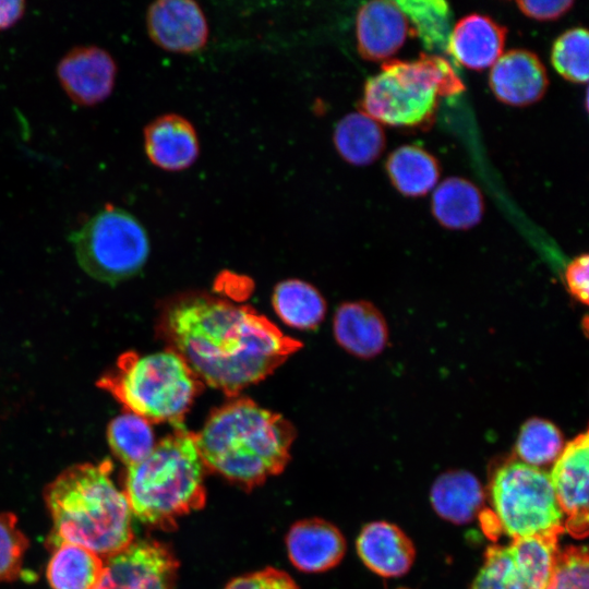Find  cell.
Masks as SVG:
<instances>
[{
    "mask_svg": "<svg viewBox=\"0 0 589 589\" xmlns=\"http://www.w3.org/2000/svg\"><path fill=\"white\" fill-rule=\"evenodd\" d=\"M26 12L24 0H0V32L13 27Z\"/></svg>",
    "mask_w": 589,
    "mask_h": 589,
    "instance_id": "36",
    "label": "cell"
},
{
    "mask_svg": "<svg viewBox=\"0 0 589 589\" xmlns=\"http://www.w3.org/2000/svg\"><path fill=\"white\" fill-rule=\"evenodd\" d=\"M29 541L12 513H0V582L13 581L22 575Z\"/></svg>",
    "mask_w": 589,
    "mask_h": 589,
    "instance_id": "31",
    "label": "cell"
},
{
    "mask_svg": "<svg viewBox=\"0 0 589 589\" xmlns=\"http://www.w3.org/2000/svg\"><path fill=\"white\" fill-rule=\"evenodd\" d=\"M146 29L154 44L175 53H195L208 40L202 8L191 0H158L146 11Z\"/></svg>",
    "mask_w": 589,
    "mask_h": 589,
    "instance_id": "13",
    "label": "cell"
},
{
    "mask_svg": "<svg viewBox=\"0 0 589 589\" xmlns=\"http://www.w3.org/2000/svg\"><path fill=\"white\" fill-rule=\"evenodd\" d=\"M429 55L446 53L453 14L443 0H395Z\"/></svg>",
    "mask_w": 589,
    "mask_h": 589,
    "instance_id": "27",
    "label": "cell"
},
{
    "mask_svg": "<svg viewBox=\"0 0 589 589\" xmlns=\"http://www.w3.org/2000/svg\"><path fill=\"white\" fill-rule=\"evenodd\" d=\"M564 446L563 434L553 422L530 418L520 428L515 450L520 461L541 468L555 461Z\"/></svg>",
    "mask_w": 589,
    "mask_h": 589,
    "instance_id": "29",
    "label": "cell"
},
{
    "mask_svg": "<svg viewBox=\"0 0 589 589\" xmlns=\"http://www.w3.org/2000/svg\"><path fill=\"white\" fill-rule=\"evenodd\" d=\"M588 48L589 36L587 29L574 27L554 41L551 50V62L556 72L573 83L588 81Z\"/></svg>",
    "mask_w": 589,
    "mask_h": 589,
    "instance_id": "30",
    "label": "cell"
},
{
    "mask_svg": "<svg viewBox=\"0 0 589 589\" xmlns=\"http://www.w3.org/2000/svg\"><path fill=\"white\" fill-rule=\"evenodd\" d=\"M357 551L364 565L383 577L402 576L410 569L416 555L405 532L386 521L364 526L357 539Z\"/></svg>",
    "mask_w": 589,
    "mask_h": 589,
    "instance_id": "20",
    "label": "cell"
},
{
    "mask_svg": "<svg viewBox=\"0 0 589 589\" xmlns=\"http://www.w3.org/2000/svg\"><path fill=\"white\" fill-rule=\"evenodd\" d=\"M589 257L581 254L566 266L564 278L567 290L577 301L587 305L589 300Z\"/></svg>",
    "mask_w": 589,
    "mask_h": 589,
    "instance_id": "34",
    "label": "cell"
},
{
    "mask_svg": "<svg viewBox=\"0 0 589 589\" xmlns=\"http://www.w3.org/2000/svg\"><path fill=\"white\" fill-rule=\"evenodd\" d=\"M431 504L438 516L456 525L470 522L483 505L479 480L469 471L442 473L431 489Z\"/></svg>",
    "mask_w": 589,
    "mask_h": 589,
    "instance_id": "21",
    "label": "cell"
},
{
    "mask_svg": "<svg viewBox=\"0 0 589 589\" xmlns=\"http://www.w3.org/2000/svg\"><path fill=\"white\" fill-rule=\"evenodd\" d=\"M465 85L443 56L387 60L364 84L361 111L380 124L412 128L430 123L438 97L456 96Z\"/></svg>",
    "mask_w": 589,
    "mask_h": 589,
    "instance_id": "6",
    "label": "cell"
},
{
    "mask_svg": "<svg viewBox=\"0 0 589 589\" xmlns=\"http://www.w3.org/2000/svg\"><path fill=\"white\" fill-rule=\"evenodd\" d=\"M160 330L203 384L229 396L272 374L302 346L252 308L207 294L169 304Z\"/></svg>",
    "mask_w": 589,
    "mask_h": 589,
    "instance_id": "1",
    "label": "cell"
},
{
    "mask_svg": "<svg viewBox=\"0 0 589 589\" xmlns=\"http://www.w3.org/2000/svg\"><path fill=\"white\" fill-rule=\"evenodd\" d=\"M195 434L175 429L141 461L128 467L124 495L141 522L171 530L177 518L201 509L206 500Z\"/></svg>",
    "mask_w": 589,
    "mask_h": 589,
    "instance_id": "4",
    "label": "cell"
},
{
    "mask_svg": "<svg viewBox=\"0 0 589 589\" xmlns=\"http://www.w3.org/2000/svg\"><path fill=\"white\" fill-rule=\"evenodd\" d=\"M483 212L482 193L467 179L446 178L433 192L432 214L447 229H470L480 223Z\"/></svg>",
    "mask_w": 589,
    "mask_h": 589,
    "instance_id": "22",
    "label": "cell"
},
{
    "mask_svg": "<svg viewBox=\"0 0 589 589\" xmlns=\"http://www.w3.org/2000/svg\"><path fill=\"white\" fill-rule=\"evenodd\" d=\"M74 254L91 277L117 284L134 276L149 255L148 235L130 212L107 203L71 235Z\"/></svg>",
    "mask_w": 589,
    "mask_h": 589,
    "instance_id": "8",
    "label": "cell"
},
{
    "mask_svg": "<svg viewBox=\"0 0 589 589\" xmlns=\"http://www.w3.org/2000/svg\"><path fill=\"white\" fill-rule=\"evenodd\" d=\"M110 459L73 465L51 481L44 497L52 519L48 545L68 542L103 558L133 542L132 513L115 485Z\"/></svg>",
    "mask_w": 589,
    "mask_h": 589,
    "instance_id": "2",
    "label": "cell"
},
{
    "mask_svg": "<svg viewBox=\"0 0 589 589\" xmlns=\"http://www.w3.org/2000/svg\"><path fill=\"white\" fill-rule=\"evenodd\" d=\"M96 385L117 399L124 410L151 423L183 426L185 413L202 390L183 358L171 349L140 354L127 351Z\"/></svg>",
    "mask_w": 589,
    "mask_h": 589,
    "instance_id": "5",
    "label": "cell"
},
{
    "mask_svg": "<svg viewBox=\"0 0 589 589\" xmlns=\"http://www.w3.org/2000/svg\"><path fill=\"white\" fill-rule=\"evenodd\" d=\"M507 29L492 17L472 13L452 28L446 53L460 65L481 71L492 67L503 55Z\"/></svg>",
    "mask_w": 589,
    "mask_h": 589,
    "instance_id": "18",
    "label": "cell"
},
{
    "mask_svg": "<svg viewBox=\"0 0 589 589\" xmlns=\"http://www.w3.org/2000/svg\"><path fill=\"white\" fill-rule=\"evenodd\" d=\"M273 308L287 325L298 329H313L326 313V302L312 285L299 280L280 281L274 289Z\"/></svg>",
    "mask_w": 589,
    "mask_h": 589,
    "instance_id": "26",
    "label": "cell"
},
{
    "mask_svg": "<svg viewBox=\"0 0 589 589\" xmlns=\"http://www.w3.org/2000/svg\"><path fill=\"white\" fill-rule=\"evenodd\" d=\"M586 546L568 545L558 550L546 589H588L589 564Z\"/></svg>",
    "mask_w": 589,
    "mask_h": 589,
    "instance_id": "32",
    "label": "cell"
},
{
    "mask_svg": "<svg viewBox=\"0 0 589 589\" xmlns=\"http://www.w3.org/2000/svg\"><path fill=\"white\" fill-rule=\"evenodd\" d=\"M333 332L338 345L360 359H372L386 348L389 332L381 311L368 301L340 304L333 318Z\"/></svg>",
    "mask_w": 589,
    "mask_h": 589,
    "instance_id": "17",
    "label": "cell"
},
{
    "mask_svg": "<svg viewBox=\"0 0 589 589\" xmlns=\"http://www.w3.org/2000/svg\"><path fill=\"white\" fill-rule=\"evenodd\" d=\"M385 168L395 189L411 197L430 192L436 185L441 173L437 159L416 145H404L393 151Z\"/></svg>",
    "mask_w": 589,
    "mask_h": 589,
    "instance_id": "25",
    "label": "cell"
},
{
    "mask_svg": "<svg viewBox=\"0 0 589 589\" xmlns=\"http://www.w3.org/2000/svg\"><path fill=\"white\" fill-rule=\"evenodd\" d=\"M588 432L567 443L550 474L557 504L564 516V530L576 539L588 534Z\"/></svg>",
    "mask_w": 589,
    "mask_h": 589,
    "instance_id": "12",
    "label": "cell"
},
{
    "mask_svg": "<svg viewBox=\"0 0 589 589\" xmlns=\"http://www.w3.org/2000/svg\"><path fill=\"white\" fill-rule=\"evenodd\" d=\"M489 85L494 96L510 106H529L539 101L549 86L541 59L527 49H512L492 65Z\"/></svg>",
    "mask_w": 589,
    "mask_h": 589,
    "instance_id": "14",
    "label": "cell"
},
{
    "mask_svg": "<svg viewBox=\"0 0 589 589\" xmlns=\"http://www.w3.org/2000/svg\"><path fill=\"white\" fill-rule=\"evenodd\" d=\"M333 140L342 159L354 166L374 163L386 142L382 125L362 111L342 117L336 124Z\"/></svg>",
    "mask_w": 589,
    "mask_h": 589,
    "instance_id": "24",
    "label": "cell"
},
{
    "mask_svg": "<svg viewBox=\"0 0 589 589\" xmlns=\"http://www.w3.org/2000/svg\"><path fill=\"white\" fill-rule=\"evenodd\" d=\"M143 136L148 160L163 170H184L199 157L197 133L192 123L180 115L156 117L146 124Z\"/></svg>",
    "mask_w": 589,
    "mask_h": 589,
    "instance_id": "16",
    "label": "cell"
},
{
    "mask_svg": "<svg viewBox=\"0 0 589 589\" xmlns=\"http://www.w3.org/2000/svg\"><path fill=\"white\" fill-rule=\"evenodd\" d=\"M104 570V558L77 544L52 548L46 576L52 589H94Z\"/></svg>",
    "mask_w": 589,
    "mask_h": 589,
    "instance_id": "23",
    "label": "cell"
},
{
    "mask_svg": "<svg viewBox=\"0 0 589 589\" xmlns=\"http://www.w3.org/2000/svg\"><path fill=\"white\" fill-rule=\"evenodd\" d=\"M107 441L113 455L128 467L144 459L156 445L152 423L127 410L109 422Z\"/></svg>",
    "mask_w": 589,
    "mask_h": 589,
    "instance_id": "28",
    "label": "cell"
},
{
    "mask_svg": "<svg viewBox=\"0 0 589 589\" xmlns=\"http://www.w3.org/2000/svg\"><path fill=\"white\" fill-rule=\"evenodd\" d=\"M225 589H299L293 579L285 572L265 568L231 580Z\"/></svg>",
    "mask_w": 589,
    "mask_h": 589,
    "instance_id": "33",
    "label": "cell"
},
{
    "mask_svg": "<svg viewBox=\"0 0 589 589\" xmlns=\"http://www.w3.org/2000/svg\"><path fill=\"white\" fill-rule=\"evenodd\" d=\"M195 438L206 469L252 489L285 469L294 429L280 414L237 398L212 411Z\"/></svg>",
    "mask_w": 589,
    "mask_h": 589,
    "instance_id": "3",
    "label": "cell"
},
{
    "mask_svg": "<svg viewBox=\"0 0 589 589\" xmlns=\"http://www.w3.org/2000/svg\"><path fill=\"white\" fill-rule=\"evenodd\" d=\"M286 544L291 563L306 573L333 568L346 552V541L340 530L320 518L304 519L292 525Z\"/></svg>",
    "mask_w": 589,
    "mask_h": 589,
    "instance_id": "19",
    "label": "cell"
},
{
    "mask_svg": "<svg viewBox=\"0 0 589 589\" xmlns=\"http://www.w3.org/2000/svg\"><path fill=\"white\" fill-rule=\"evenodd\" d=\"M178 561L155 540L133 541L104 560L101 577L94 589H175Z\"/></svg>",
    "mask_w": 589,
    "mask_h": 589,
    "instance_id": "10",
    "label": "cell"
},
{
    "mask_svg": "<svg viewBox=\"0 0 589 589\" xmlns=\"http://www.w3.org/2000/svg\"><path fill=\"white\" fill-rule=\"evenodd\" d=\"M490 494L492 514L481 521H494L512 539L565 531L550 474L542 468L507 460L493 473Z\"/></svg>",
    "mask_w": 589,
    "mask_h": 589,
    "instance_id": "7",
    "label": "cell"
},
{
    "mask_svg": "<svg viewBox=\"0 0 589 589\" xmlns=\"http://www.w3.org/2000/svg\"><path fill=\"white\" fill-rule=\"evenodd\" d=\"M519 10L528 17L538 21H552L561 17L570 10L574 2L569 0L552 1H517Z\"/></svg>",
    "mask_w": 589,
    "mask_h": 589,
    "instance_id": "35",
    "label": "cell"
},
{
    "mask_svg": "<svg viewBox=\"0 0 589 589\" xmlns=\"http://www.w3.org/2000/svg\"><path fill=\"white\" fill-rule=\"evenodd\" d=\"M117 71L111 53L96 45L71 48L56 68L61 88L81 107H94L105 101L115 88Z\"/></svg>",
    "mask_w": 589,
    "mask_h": 589,
    "instance_id": "11",
    "label": "cell"
},
{
    "mask_svg": "<svg viewBox=\"0 0 589 589\" xmlns=\"http://www.w3.org/2000/svg\"><path fill=\"white\" fill-rule=\"evenodd\" d=\"M409 22L394 1L363 3L356 16V39L359 55L368 61H384L405 44Z\"/></svg>",
    "mask_w": 589,
    "mask_h": 589,
    "instance_id": "15",
    "label": "cell"
},
{
    "mask_svg": "<svg viewBox=\"0 0 589 589\" xmlns=\"http://www.w3.org/2000/svg\"><path fill=\"white\" fill-rule=\"evenodd\" d=\"M562 532L515 538L508 545H491L471 589H546Z\"/></svg>",
    "mask_w": 589,
    "mask_h": 589,
    "instance_id": "9",
    "label": "cell"
}]
</instances>
